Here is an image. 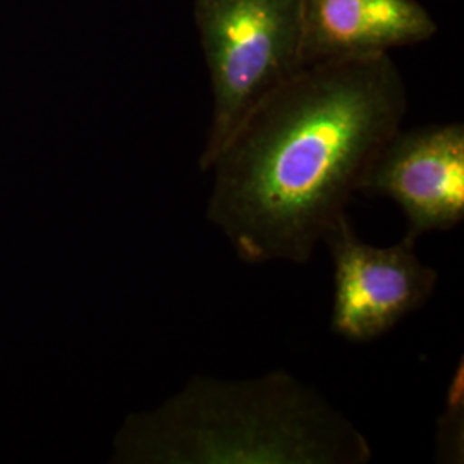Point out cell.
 Returning <instances> with one entry per match:
<instances>
[{"instance_id":"cell-3","label":"cell","mask_w":464,"mask_h":464,"mask_svg":"<svg viewBox=\"0 0 464 464\" xmlns=\"http://www.w3.org/2000/svg\"><path fill=\"white\" fill-rule=\"evenodd\" d=\"M193 19L212 90L207 172L241 121L304 67L301 0H193Z\"/></svg>"},{"instance_id":"cell-7","label":"cell","mask_w":464,"mask_h":464,"mask_svg":"<svg viewBox=\"0 0 464 464\" xmlns=\"http://www.w3.org/2000/svg\"><path fill=\"white\" fill-rule=\"evenodd\" d=\"M463 410L464 372L463 363H459L449 381L444 413L439 420L437 452L440 461L458 463V458L463 461Z\"/></svg>"},{"instance_id":"cell-5","label":"cell","mask_w":464,"mask_h":464,"mask_svg":"<svg viewBox=\"0 0 464 464\" xmlns=\"http://www.w3.org/2000/svg\"><path fill=\"white\" fill-rule=\"evenodd\" d=\"M360 193L392 199L406 236L450 231L464 220V126L399 128L366 172Z\"/></svg>"},{"instance_id":"cell-4","label":"cell","mask_w":464,"mask_h":464,"mask_svg":"<svg viewBox=\"0 0 464 464\" xmlns=\"http://www.w3.org/2000/svg\"><path fill=\"white\" fill-rule=\"evenodd\" d=\"M334 266L331 329L351 343L392 331L433 296L439 272L416 255L415 237L375 246L358 237L348 212L324 237Z\"/></svg>"},{"instance_id":"cell-1","label":"cell","mask_w":464,"mask_h":464,"mask_svg":"<svg viewBox=\"0 0 464 464\" xmlns=\"http://www.w3.org/2000/svg\"><path fill=\"white\" fill-rule=\"evenodd\" d=\"M406 111L391 55L303 67L241 121L207 170L208 222L246 264L306 266Z\"/></svg>"},{"instance_id":"cell-6","label":"cell","mask_w":464,"mask_h":464,"mask_svg":"<svg viewBox=\"0 0 464 464\" xmlns=\"http://www.w3.org/2000/svg\"><path fill=\"white\" fill-rule=\"evenodd\" d=\"M439 30L418 0H301L304 67L389 55Z\"/></svg>"},{"instance_id":"cell-2","label":"cell","mask_w":464,"mask_h":464,"mask_svg":"<svg viewBox=\"0 0 464 464\" xmlns=\"http://www.w3.org/2000/svg\"><path fill=\"white\" fill-rule=\"evenodd\" d=\"M365 433L329 399L274 370L251 379L195 375L114 439L121 464H366Z\"/></svg>"}]
</instances>
